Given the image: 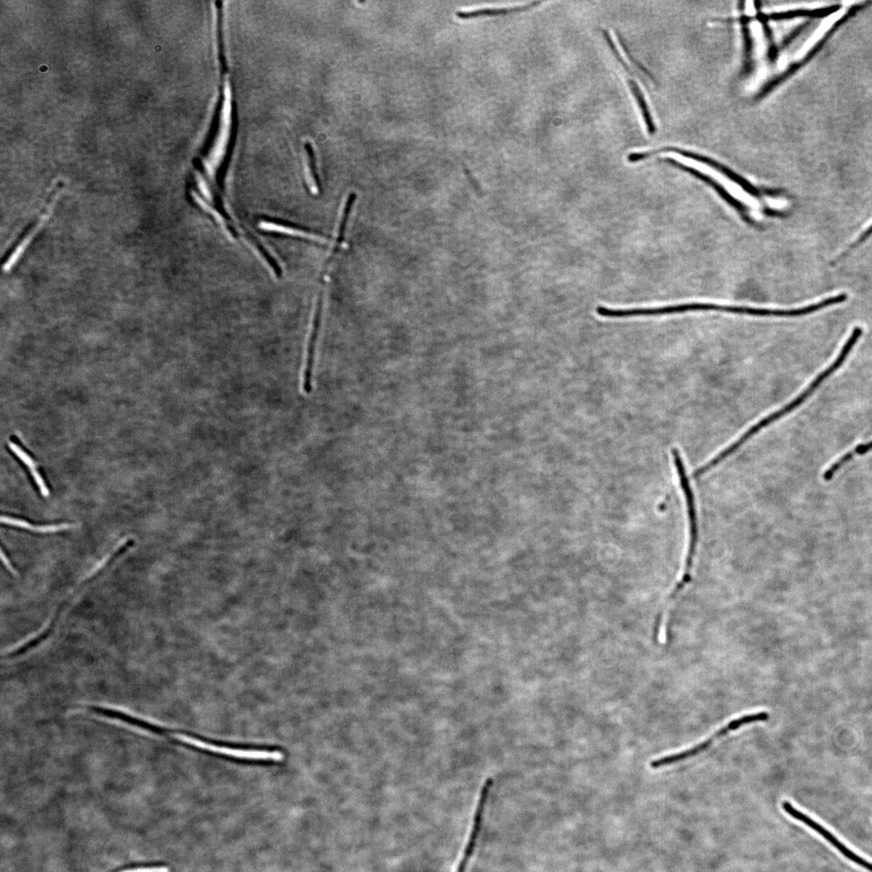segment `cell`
Masks as SVG:
<instances>
[{
    "mask_svg": "<svg viewBox=\"0 0 872 872\" xmlns=\"http://www.w3.org/2000/svg\"><path fill=\"white\" fill-rule=\"evenodd\" d=\"M862 335V329L861 327H856V328L852 331V333L850 337L847 339L846 343L844 344L841 352L839 353L838 356L832 365L817 376L816 379L812 381L805 391L799 394L798 397L792 400V401L790 402L787 404V405L779 409V411L772 413V414L766 416L764 419L758 422L755 425H753L752 428L749 429L747 433H744L741 437H740L738 440H736L734 443L729 445L728 448H726L724 451H722L720 454H718V455L713 458V462H714V464H720L722 461H724L727 458L733 455L736 451H738V449L743 446V445L746 444L748 440L751 439L753 435L760 433V431L763 428H765L766 426L779 420L781 417L790 414V413L796 410V409L801 406V404L805 402L806 399L811 396L812 393H814L815 390L824 383L825 379L829 378L834 372L837 371L842 367L845 361L847 360L849 354L851 353L853 348L856 346L858 340L860 339Z\"/></svg>",
    "mask_w": 872,
    "mask_h": 872,
    "instance_id": "cell-1",
    "label": "cell"
},
{
    "mask_svg": "<svg viewBox=\"0 0 872 872\" xmlns=\"http://www.w3.org/2000/svg\"><path fill=\"white\" fill-rule=\"evenodd\" d=\"M136 727L147 732L161 736H169L180 742L188 746L202 749V751L235 758V760L263 762H282L284 753L279 751H265V749H239L224 746H218L213 743L203 741L202 739L188 734L176 732L153 722L140 718L136 722Z\"/></svg>",
    "mask_w": 872,
    "mask_h": 872,
    "instance_id": "cell-2",
    "label": "cell"
},
{
    "mask_svg": "<svg viewBox=\"0 0 872 872\" xmlns=\"http://www.w3.org/2000/svg\"><path fill=\"white\" fill-rule=\"evenodd\" d=\"M673 459L677 474H678L681 490H682L685 507L686 519H687V551L684 566L681 578L677 583L680 589H685L692 580V574L694 560H696L699 540V524L696 497L693 492L684 465L683 457L678 449H674Z\"/></svg>",
    "mask_w": 872,
    "mask_h": 872,
    "instance_id": "cell-3",
    "label": "cell"
},
{
    "mask_svg": "<svg viewBox=\"0 0 872 872\" xmlns=\"http://www.w3.org/2000/svg\"><path fill=\"white\" fill-rule=\"evenodd\" d=\"M768 719L769 714L766 712L753 713V714L742 716L738 719H735L729 722V723L725 727H722L721 729L716 731V732L713 734L710 738L707 739L706 741L699 743L697 744V746L687 749V751L674 753V755H667L658 758V760H653L651 762V766L653 769H657L662 766H670L681 761L689 760L690 758H693L699 755V753L705 752L712 746L713 742L725 737L727 734L733 732V731L737 730L744 725L755 723V722L766 721Z\"/></svg>",
    "mask_w": 872,
    "mask_h": 872,
    "instance_id": "cell-4",
    "label": "cell"
},
{
    "mask_svg": "<svg viewBox=\"0 0 872 872\" xmlns=\"http://www.w3.org/2000/svg\"><path fill=\"white\" fill-rule=\"evenodd\" d=\"M782 806L784 810L787 812L789 816H791L794 819L802 822V823L806 825L808 827L815 830L816 832L819 833L821 836H822V837L827 840L830 844H832L833 846L841 852L845 857H847L848 860L856 862V864L860 865L862 867H864V869L872 872V864L871 862L866 861L864 858L857 856L856 853L851 851L850 849H848L844 844L840 842L838 838H836L834 836L829 832L827 829H825L823 826L817 823L816 821L810 819V816H808L806 814H803V812L797 810V808H794L792 803L788 801H784Z\"/></svg>",
    "mask_w": 872,
    "mask_h": 872,
    "instance_id": "cell-5",
    "label": "cell"
},
{
    "mask_svg": "<svg viewBox=\"0 0 872 872\" xmlns=\"http://www.w3.org/2000/svg\"><path fill=\"white\" fill-rule=\"evenodd\" d=\"M493 784L494 781L492 779H487V782H485L483 786V790H481L478 807H476L475 812L474 823H472V828L470 835L469 841L467 843L464 855H463L457 872H465L468 864H469L470 860V858L475 851L476 845V843H478V839L481 833V826H483L485 806H487L489 791L490 789H492Z\"/></svg>",
    "mask_w": 872,
    "mask_h": 872,
    "instance_id": "cell-6",
    "label": "cell"
},
{
    "mask_svg": "<svg viewBox=\"0 0 872 872\" xmlns=\"http://www.w3.org/2000/svg\"><path fill=\"white\" fill-rule=\"evenodd\" d=\"M54 203H56L54 199L49 201L47 208H45L43 215H40V219H38V221L34 222V226H32L31 228L27 231V233L22 236L21 240L18 241V243L15 244V247L12 248L10 254H8V256L6 258L5 263H3L4 270H10L12 267L15 265V263L18 261V260H19L22 254L24 253L26 247H28V245L30 243L32 239L34 237L36 232H38L40 227H42L45 221L48 219L49 215H51Z\"/></svg>",
    "mask_w": 872,
    "mask_h": 872,
    "instance_id": "cell-7",
    "label": "cell"
},
{
    "mask_svg": "<svg viewBox=\"0 0 872 872\" xmlns=\"http://www.w3.org/2000/svg\"><path fill=\"white\" fill-rule=\"evenodd\" d=\"M542 1H533L524 5L509 7V8H485L474 9L470 11H458L456 15L461 19H471V18L481 16H496L512 14V13L522 12L530 10L542 3Z\"/></svg>",
    "mask_w": 872,
    "mask_h": 872,
    "instance_id": "cell-8",
    "label": "cell"
},
{
    "mask_svg": "<svg viewBox=\"0 0 872 872\" xmlns=\"http://www.w3.org/2000/svg\"><path fill=\"white\" fill-rule=\"evenodd\" d=\"M840 5H833L824 8L816 9V10H792L784 12H774L770 15H765L767 21H782L793 19L796 17H822L831 14L838 11Z\"/></svg>",
    "mask_w": 872,
    "mask_h": 872,
    "instance_id": "cell-9",
    "label": "cell"
},
{
    "mask_svg": "<svg viewBox=\"0 0 872 872\" xmlns=\"http://www.w3.org/2000/svg\"><path fill=\"white\" fill-rule=\"evenodd\" d=\"M629 85L631 92H632L635 101H637L638 104L640 112H642L643 119L644 123H646L649 133L651 134H655L656 126L655 124H654L651 113L649 112V108L647 106L646 99H644L642 90H640L639 86L633 79L629 80Z\"/></svg>",
    "mask_w": 872,
    "mask_h": 872,
    "instance_id": "cell-10",
    "label": "cell"
},
{
    "mask_svg": "<svg viewBox=\"0 0 872 872\" xmlns=\"http://www.w3.org/2000/svg\"><path fill=\"white\" fill-rule=\"evenodd\" d=\"M2 523L8 525L17 526V528L24 529L36 531V533H56V531H62L72 528L71 524H60V525H49V526H34L25 521L13 519L8 516H3L1 519Z\"/></svg>",
    "mask_w": 872,
    "mask_h": 872,
    "instance_id": "cell-11",
    "label": "cell"
},
{
    "mask_svg": "<svg viewBox=\"0 0 872 872\" xmlns=\"http://www.w3.org/2000/svg\"><path fill=\"white\" fill-rule=\"evenodd\" d=\"M261 228L267 231H271V232L296 236V237L305 238L316 241V242L326 243V240L324 238L319 237V236L303 232V231L290 228V227L288 226L272 223V222H261Z\"/></svg>",
    "mask_w": 872,
    "mask_h": 872,
    "instance_id": "cell-12",
    "label": "cell"
},
{
    "mask_svg": "<svg viewBox=\"0 0 872 872\" xmlns=\"http://www.w3.org/2000/svg\"><path fill=\"white\" fill-rule=\"evenodd\" d=\"M739 20H740V22H741V24L742 25L743 38H744V61L743 74L748 75L749 74V72L752 71V68H753V61H752L753 60L752 59L753 44H752V38L751 35V30H749V28L748 26V22L749 21V18L744 16H742Z\"/></svg>",
    "mask_w": 872,
    "mask_h": 872,
    "instance_id": "cell-13",
    "label": "cell"
},
{
    "mask_svg": "<svg viewBox=\"0 0 872 872\" xmlns=\"http://www.w3.org/2000/svg\"><path fill=\"white\" fill-rule=\"evenodd\" d=\"M9 446H10L12 450L16 454V455L21 459V461L24 462L27 466L29 467V469L30 470L32 474H33L34 476V479L36 481V485H38V487L40 489V493L43 494V496H48L49 489L47 487V485H45L44 483L43 476H40L38 470H36V465L34 461H33V459H32L28 455V454L23 451L21 448L18 447L16 444L10 443L9 444Z\"/></svg>",
    "mask_w": 872,
    "mask_h": 872,
    "instance_id": "cell-14",
    "label": "cell"
},
{
    "mask_svg": "<svg viewBox=\"0 0 872 872\" xmlns=\"http://www.w3.org/2000/svg\"><path fill=\"white\" fill-rule=\"evenodd\" d=\"M871 235H872V225L869 227V229H867V230H865V231H864V233H862V234H861L860 237V238H858V239L856 241V242H855V243H853L851 245V247H850V248H849V249L847 250V251L846 252H845V253H844V254H847V252H850L851 251H852V250H853V249H855L856 247L860 246V245L861 243H862L865 242V241H866L867 239H869V238L870 237V236H871ZM844 254H843V256H844Z\"/></svg>",
    "mask_w": 872,
    "mask_h": 872,
    "instance_id": "cell-15",
    "label": "cell"
},
{
    "mask_svg": "<svg viewBox=\"0 0 872 872\" xmlns=\"http://www.w3.org/2000/svg\"><path fill=\"white\" fill-rule=\"evenodd\" d=\"M871 449L872 441L865 444L858 445V446L853 449V451H851V452L852 453L853 457H855L856 455H862V454L869 452Z\"/></svg>",
    "mask_w": 872,
    "mask_h": 872,
    "instance_id": "cell-16",
    "label": "cell"
},
{
    "mask_svg": "<svg viewBox=\"0 0 872 872\" xmlns=\"http://www.w3.org/2000/svg\"><path fill=\"white\" fill-rule=\"evenodd\" d=\"M1 557H2V560L4 563V565L7 566L8 569L10 570L12 573H14L15 572L14 569H13L12 566L10 564V561H9V560L8 559V557L5 556V554L3 553V550H2Z\"/></svg>",
    "mask_w": 872,
    "mask_h": 872,
    "instance_id": "cell-17",
    "label": "cell"
}]
</instances>
